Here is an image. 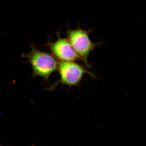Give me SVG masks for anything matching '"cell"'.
Masks as SVG:
<instances>
[{"label":"cell","instance_id":"4","mask_svg":"<svg viewBox=\"0 0 146 146\" xmlns=\"http://www.w3.org/2000/svg\"><path fill=\"white\" fill-rule=\"evenodd\" d=\"M57 39L54 42L48 39L44 45L49 49L52 54L60 62H73L80 59L75 51L66 38L60 36V33H56Z\"/></svg>","mask_w":146,"mask_h":146},{"label":"cell","instance_id":"1","mask_svg":"<svg viewBox=\"0 0 146 146\" xmlns=\"http://www.w3.org/2000/svg\"><path fill=\"white\" fill-rule=\"evenodd\" d=\"M30 46V52L27 54H23L22 56L27 58V63L31 65L33 78L40 77L45 82H48L51 75L57 71L59 63L52 54L37 49L33 43Z\"/></svg>","mask_w":146,"mask_h":146},{"label":"cell","instance_id":"2","mask_svg":"<svg viewBox=\"0 0 146 146\" xmlns=\"http://www.w3.org/2000/svg\"><path fill=\"white\" fill-rule=\"evenodd\" d=\"M92 29L86 30L81 28L79 25L76 29H71L68 26L66 35L67 39L78 54L80 59L82 60L84 65L88 68H92L89 64L88 57L90 53L95 48L103 44V42L94 43L89 37Z\"/></svg>","mask_w":146,"mask_h":146},{"label":"cell","instance_id":"5","mask_svg":"<svg viewBox=\"0 0 146 146\" xmlns=\"http://www.w3.org/2000/svg\"><path fill=\"white\" fill-rule=\"evenodd\" d=\"M0 146H1V145H0Z\"/></svg>","mask_w":146,"mask_h":146},{"label":"cell","instance_id":"3","mask_svg":"<svg viewBox=\"0 0 146 146\" xmlns=\"http://www.w3.org/2000/svg\"><path fill=\"white\" fill-rule=\"evenodd\" d=\"M57 71L59 79L46 90L52 91L60 84L70 87L78 86L85 74H88L93 78L96 77L93 73L74 61L58 63Z\"/></svg>","mask_w":146,"mask_h":146}]
</instances>
